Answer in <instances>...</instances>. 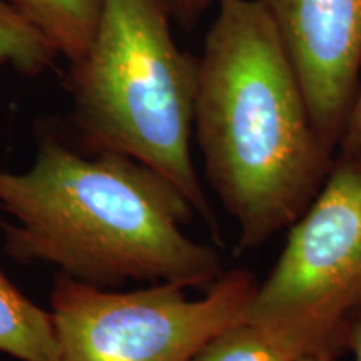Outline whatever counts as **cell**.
Masks as SVG:
<instances>
[{"instance_id":"6da1fadb","label":"cell","mask_w":361,"mask_h":361,"mask_svg":"<svg viewBox=\"0 0 361 361\" xmlns=\"http://www.w3.org/2000/svg\"><path fill=\"white\" fill-rule=\"evenodd\" d=\"M4 247L19 263H45L90 286L128 281L207 290L223 276L216 247L184 231L194 214L178 188L116 152L85 156L54 133L37 139L25 173L0 169Z\"/></svg>"},{"instance_id":"7a4b0ae2","label":"cell","mask_w":361,"mask_h":361,"mask_svg":"<svg viewBox=\"0 0 361 361\" xmlns=\"http://www.w3.org/2000/svg\"><path fill=\"white\" fill-rule=\"evenodd\" d=\"M216 7L197 59L194 133L206 178L238 226V250H256L303 214L336 154L259 0Z\"/></svg>"},{"instance_id":"3957f363","label":"cell","mask_w":361,"mask_h":361,"mask_svg":"<svg viewBox=\"0 0 361 361\" xmlns=\"http://www.w3.org/2000/svg\"><path fill=\"white\" fill-rule=\"evenodd\" d=\"M164 0H102L92 42L71 62L69 90L80 142L116 152L171 180L219 236L191 152L197 59L171 32Z\"/></svg>"},{"instance_id":"277c9868","label":"cell","mask_w":361,"mask_h":361,"mask_svg":"<svg viewBox=\"0 0 361 361\" xmlns=\"http://www.w3.org/2000/svg\"><path fill=\"white\" fill-rule=\"evenodd\" d=\"M256 284L250 271H224L201 298H189L173 283L112 291L61 273L51 293L59 361H191L243 318Z\"/></svg>"},{"instance_id":"5b68a950","label":"cell","mask_w":361,"mask_h":361,"mask_svg":"<svg viewBox=\"0 0 361 361\" xmlns=\"http://www.w3.org/2000/svg\"><path fill=\"white\" fill-rule=\"evenodd\" d=\"M243 319L318 333L341 346V322L361 301V157L338 152L322 189L293 223Z\"/></svg>"},{"instance_id":"8992f818","label":"cell","mask_w":361,"mask_h":361,"mask_svg":"<svg viewBox=\"0 0 361 361\" xmlns=\"http://www.w3.org/2000/svg\"><path fill=\"white\" fill-rule=\"evenodd\" d=\"M303 89L323 142L338 154L361 79V0H259Z\"/></svg>"},{"instance_id":"52a82bcc","label":"cell","mask_w":361,"mask_h":361,"mask_svg":"<svg viewBox=\"0 0 361 361\" xmlns=\"http://www.w3.org/2000/svg\"><path fill=\"white\" fill-rule=\"evenodd\" d=\"M341 355L331 338L305 329L238 319L209 338L191 361H296L306 355Z\"/></svg>"},{"instance_id":"ba28073f","label":"cell","mask_w":361,"mask_h":361,"mask_svg":"<svg viewBox=\"0 0 361 361\" xmlns=\"http://www.w3.org/2000/svg\"><path fill=\"white\" fill-rule=\"evenodd\" d=\"M0 353L19 361H59L51 311L40 308L0 271Z\"/></svg>"},{"instance_id":"9c48e42d","label":"cell","mask_w":361,"mask_h":361,"mask_svg":"<svg viewBox=\"0 0 361 361\" xmlns=\"http://www.w3.org/2000/svg\"><path fill=\"white\" fill-rule=\"evenodd\" d=\"M69 62L80 59L92 42L102 0H8Z\"/></svg>"},{"instance_id":"30bf717a","label":"cell","mask_w":361,"mask_h":361,"mask_svg":"<svg viewBox=\"0 0 361 361\" xmlns=\"http://www.w3.org/2000/svg\"><path fill=\"white\" fill-rule=\"evenodd\" d=\"M57 57L51 42L8 0H0V69L11 66L22 74L39 75Z\"/></svg>"},{"instance_id":"8fae6325","label":"cell","mask_w":361,"mask_h":361,"mask_svg":"<svg viewBox=\"0 0 361 361\" xmlns=\"http://www.w3.org/2000/svg\"><path fill=\"white\" fill-rule=\"evenodd\" d=\"M343 353H350L353 361H361V301L355 305L341 322Z\"/></svg>"},{"instance_id":"7c38bea8","label":"cell","mask_w":361,"mask_h":361,"mask_svg":"<svg viewBox=\"0 0 361 361\" xmlns=\"http://www.w3.org/2000/svg\"><path fill=\"white\" fill-rule=\"evenodd\" d=\"M171 17L183 25H192L211 6H216L219 0H164Z\"/></svg>"},{"instance_id":"4fadbf2b","label":"cell","mask_w":361,"mask_h":361,"mask_svg":"<svg viewBox=\"0 0 361 361\" xmlns=\"http://www.w3.org/2000/svg\"><path fill=\"white\" fill-rule=\"evenodd\" d=\"M338 358H340V356L333 353H314V355H306L303 358L296 361H340Z\"/></svg>"},{"instance_id":"5bb4252c","label":"cell","mask_w":361,"mask_h":361,"mask_svg":"<svg viewBox=\"0 0 361 361\" xmlns=\"http://www.w3.org/2000/svg\"><path fill=\"white\" fill-rule=\"evenodd\" d=\"M343 154H358V156L361 157V144H360L358 147L355 149V151H351V152H343Z\"/></svg>"}]
</instances>
